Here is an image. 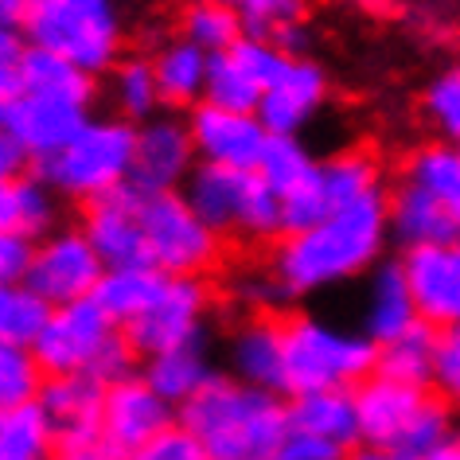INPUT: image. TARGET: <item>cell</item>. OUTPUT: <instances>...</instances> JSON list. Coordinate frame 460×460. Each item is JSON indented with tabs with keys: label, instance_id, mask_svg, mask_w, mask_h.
<instances>
[{
	"label": "cell",
	"instance_id": "cell-1",
	"mask_svg": "<svg viewBox=\"0 0 460 460\" xmlns=\"http://www.w3.org/2000/svg\"><path fill=\"white\" fill-rule=\"evenodd\" d=\"M386 243L390 191H375L313 226L281 234L266 258V270L246 281V296L250 305L270 308L359 281L383 261Z\"/></svg>",
	"mask_w": 460,
	"mask_h": 460
},
{
	"label": "cell",
	"instance_id": "cell-2",
	"mask_svg": "<svg viewBox=\"0 0 460 460\" xmlns=\"http://www.w3.org/2000/svg\"><path fill=\"white\" fill-rule=\"evenodd\" d=\"M176 421L199 441L207 460H278L289 437V398L218 375L180 406Z\"/></svg>",
	"mask_w": 460,
	"mask_h": 460
},
{
	"label": "cell",
	"instance_id": "cell-3",
	"mask_svg": "<svg viewBox=\"0 0 460 460\" xmlns=\"http://www.w3.org/2000/svg\"><path fill=\"white\" fill-rule=\"evenodd\" d=\"M355 406H359V445L398 448L421 460L448 437H456V406L441 390L410 386L375 371L355 386Z\"/></svg>",
	"mask_w": 460,
	"mask_h": 460
},
{
	"label": "cell",
	"instance_id": "cell-4",
	"mask_svg": "<svg viewBox=\"0 0 460 460\" xmlns=\"http://www.w3.org/2000/svg\"><path fill=\"white\" fill-rule=\"evenodd\" d=\"M378 371V348L359 328L296 313L285 320V398L308 390H355Z\"/></svg>",
	"mask_w": 460,
	"mask_h": 460
},
{
	"label": "cell",
	"instance_id": "cell-5",
	"mask_svg": "<svg viewBox=\"0 0 460 460\" xmlns=\"http://www.w3.org/2000/svg\"><path fill=\"white\" fill-rule=\"evenodd\" d=\"M20 31L31 48L63 55L86 75H110L125 48L118 0H31Z\"/></svg>",
	"mask_w": 460,
	"mask_h": 460
},
{
	"label": "cell",
	"instance_id": "cell-6",
	"mask_svg": "<svg viewBox=\"0 0 460 460\" xmlns=\"http://www.w3.org/2000/svg\"><path fill=\"white\" fill-rule=\"evenodd\" d=\"M137 156V125L125 118H90L86 129L51 160L36 164V172L51 183L63 199L98 203L106 195L129 188Z\"/></svg>",
	"mask_w": 460,
	"mask_h": 460
},
{
	"label": "cell",
	"instance_id": "cell-7",
	"mask_svg": "<svg viewBox=\"0 0 460 460\" xmlns=\"http://www.w3.org/2000/svg\"><path fill=\"white\" fill-rule=\"evenodd\" d=\"M183 199L218 238L278 243L285 234V203L258 172L199 164L183 183Z\"/></svg>",
	"mask_w": 460,
	"mask_h": 460
},
{
	"label": "cell",
	"instance_id": "cell-8",
	"mask_svg": "<svg viewBox=\"0 0 460 460\" xmlns=\"http://www.w3.org/2000/svg\"><path fill=\"white\" fill-rule=\"evenodd\" d=\"M141 226H145V254L168 278H203L223 258V238L195 215L183 191H141Z\"/></svg>",
	"mask_w": 460,
	"mask_h": 460
},
{
	"label": "cell",
	"instance_id": "cell-9",
	"mask_svg": "<svg viewBox=\"0 0 460 460\" xmlns=\"http://www.w3.org/2000/svg\"><path fill=\"white\" fill-rule=\"evenodd\" d=\"M125 340V328L94 296L55 308L51 324L36 340V359L48 375H94L102 359Z\"/></svg>",
	"mask_w": 460,
	"mask_h": 460
},
{
	"label": "cell",
	"instance_id": "cell-10",
	"mask_svg": "<svg viewBox=\"0 0 460 460\" xmlns=\"http://www.w3.org/2000/svg\"><path fill=\"white\" fill-rule=\"evenodd\" d=\"M378 180H383V168H378V160L367 153V148L332 153L328 160H320L316 172L301 188L281 199L285 203V234L305 230V226L320 223V218H328L332 211H343V207L383 191Z\"/></svg>",
	"mask_w": 460,
	"mask_h": 460
},
{
	"label": "cell",
	"instance_id": "cell-11",
	"mask_svg": "<svg viewBox=\"0 0 460 460\" xmlns=\"http://www.w3.org/2000/svg\"><path fill=\"white\" fill-rule=\"evenodd\" d=\"M207 305H211V296H207L203 278H168L156 305L137 316L133 324H125V340L137 351V359L145 363L164 351L203 343Z\"/></svg>",
	"mask_w": 460,
	"mask_h": 460
},
{
	"label": "cell",
	"instance_id": "cell-12",
	"mask_svg": "<svg viewBox=\"0 0 460 460\" xmlns=\"http://www.w3.org/2000/svg\"><path fill=\"white\" fill-rule=\"evenodd\" d=\"M94 102L83 98H59V94H16L0 102V133L31 156V164L51 160L59 148H66L78 133L86 129V121Z\"/></svg>",
	"mask_w": 460,
	"mask_h": 460
},
{
	"label": "cell",
	"instance_id": "cell-13",
	"mask_svg": "<svg viewBox=\"0 0 460 460\" xmlns=\"http://www.w3.org/2000/svg\"><path fill=\"white\" fill-rule=\"evenodd\" d=\"M102 278H106V261L98 258L83 226H59L55 234L36 243V261H31L24 285H31L40 296H48L55 308H63L94 296Z\"/></svg>",
	"mask_w": 460,
	"mask_h": 460
},
{
	"label": "cell",
	"instance_id": "cell-14",
	"mask_svg": "<svg viewBox=\"0 0 460 460\" xmlns=\"http://www.w3.org/2000/svg\"><path fill=\"white\" fill-rule=\"evenodd\" d=\"M188 129L199 153V164L215 168H238V172H258L261 153L270 145V129L261 125L258 113L243 110H223L211 102H199L188 110Z\"/></svg>",
	"mask_w": 460,
	"mask_h": 460
},
{
	"label": "cell",
	"instance_id": "cell-15",
	"mask_svg": "<svg viewBox=\"0 0 460 460\" xmlns=\"http://www.w3.org/2000/svg\"><path fill=\"white\" fill-rule=\"evenodd\" d=\"M199 168L188 118H148L137 125V156H133V188L141 191H183L191 172Z\"/></svg>",
	"mask_w": 460,
	"mask_h": 460
},
{
	"label": "cell",
	"instance_id": "cell-16",
	"mask_svg": "<svg viewBox=\"0 0 460 460\" xmlns=\"http://www.w3.org/2000/svg\"><path fill=\"white\" fill-rule=\"evenodd\" d=\"M176 425V406H168L145 375H129L121 383L106 386V402H102V437L118 448L121 456L145 448L153 437Z\"/></svg>",
	"mask_w": 460,
	"mask_h": 460
},
{
	"label": "cell",
	"instance_id": "cell-17",
	"mask_svg": "<svg viewBox=\"0 0 460 460\" xmlns=\"http://www.w3.org/2000/svg\"><path fill=\"white\" fill-rule=\"evenodd\" d=\"M413 305L421 324L448 332L460 324V243L402 250Z\"/></svg>",
	"mask_w": 460,
	"mask_h": 460
},
{
	"label": "cell",
	"instance_id": "cell-18",
	"mask_svg": "<svg viewBox=\"0 0 460 460\" xmlns=\"http://www.w3.org/2000/svg\"><path fill=\"white\" fill-rule=\"evenodd\" d=\"M324 102H328L324 66L296 55L278 75V83L261 94L258 118L270 129V137H301L316 121V113L324 110Z\"/></svg>",
	"mask_w": 460,
	"mask_h": 460
},
{
	"label": "cell",
	"instance_id": "cell-19",
	"mask_svg": "<svg viewBox=\"0 0 460 460\" xmlns=\"http://www.w3.org/2000/svg\"><path fill=\"white\" fill-rule=\"evenodd\" d=\"M83 234L94 243L98 258L106 261V270L148 266L141 203H137V188H133V183L86 207V211H83Z\"/></svg>",
	"mask_w": 460,
	"mask_h": 460
},
{
	"label": "cell",
	"instance_id": "cell-20",
	"mask_svg": "<svg viewBox=\"0 0 460 460\" xmlns=\"http://www.w3.org/2000/svg\"><path fill=\"white\" fill-rule=\"evenodd\" d=\"M226 371L246 386L285 394V320L246 316L226 336Z\"/></svg>",
	"mask_w": 460,
	"mask_h": 460
},
{
	"label": "cell",
	"instance_id": "cell-21",
	"mask_svg": "<svg viewBox=\"0 0 460 460\" xmlns=\"http://www.w3.org/2000/svg\"><path fill=\"white\" fill-rule=\"evenodd\" d=\"M413 324H421V316H418V305H413L402 258L378 261V266L367 273V285H363L359 332L375 348H383V343H394L398 336H406Z\"/></svg>",
	"mask_w": 460,
	"mask_h": 460
},
{
	"label": "cell",
	"instance_id": "cell-22",
	"mask_svg": "<svg viewBox=\"0 0 460 460\" xmlns=\"http://www.w3.org/2000/svg\"><path fill=\"white\" fill-rule=\"evenodd\" d=\"M16 94H59L94 102V75L66 63L63 55H51L28 43L16 63H0V102Z\"/></svg>",
	"mask_w": 460,
	"mask_h": 460
},
{
	"label": "cell",
	"instance_id": "cell-23",
	"mask_svg": "<svg viewBox=\"0 0 460 460\" xmlns=\"http://www.w3.org/2000/svg\"><path fill=\"white\" fill-rule=\"evenodd\" d=\"M390 238L402 250L445 246V243H460V223L441 199H433L418 183L402 180L390 191Z\"/></svg>",
	"mask_w": 460,
	"mask_h": 460
},
{
	"label": "cell",
	"instance_id": "cell-24",
	"mask_svg": "<svg viewBox=\"0 0 460 460\" xmlns=\"http://www.w3.org/2000/svg\"><path fill=\"white\" fill-rule=\"evenodd\" d=\"M102 402L106 383H98L94 375H48L40 390V406L51 418L59 441L102 433Z\"/></svg>",
	"mask_w": 460,
	"mask_h": 460
},
{
	"label": "cell",
	"instance_id": "cell-25",
	"mask_svg": "<svg viewBox=\"0 0 460 460\" xmlns=\"http://www.w3.org/2000/svg\"><path fill=\"white\" fill-rule=\"evenodd\" d=\"M59 203L63 195L40 176L36 168L24 176L0 180V234H20L43 243L59 230Z\"/></svg>",
	"mask_w": 460,
	"mask_h": 460
},
{
	"label": "cell",
	"instance_id": "cell-26",
	"mask_svg": "<svg viewBox=\"0 0 460 460\" xmlns=\"http://www.w3.org/2000/svg\"><path fill=\"white\" fill-rule=\"evenodd\" d=\"M148 59H153L156 86H160L164 106H172V110L199 106L203 90H207V71H211V55L203 48H195V43H188L183 36H172V40L160 43Z\"/></svg>",
	"mask_w": 460,
	"mask_h": 460
},
{
	"label": "cell",
	"instance_id": "cell-27",
	"mask_svg": "<svg viewBox=\"0 0 460 460\" xmlns=\"http://www.w3.org/2000/svg\"><path fill=\"white\" fill-rule=\"evenodd\" d=\"M289 429L328 437L343 448L359 445V406L355 390H308L289 398Z\"/></svg>",
	"mask_w": 460,
	"mask_h": 460
},
{
	"label": "cell",
	"instance_id": "cell-28",
	"mask_svg": "<svg viewBox=\"0 0 460 460\" xmlns=\"http://www.w3.org/2000/svg\"><path fill=\"white\" fill-rule=\"evenodd\" d=\"M141 375L168 406H176V413H180V406H188L195 394H203V390L218 378V371L203 351V343L180 348V351H164V355H156V359H145Z\"/></svg>",
	"mask_w": 460,
	"mask_h": 460
},
{
	"label": "cell",
	"instance_id": "cell-29",
	"mask_svg": "<svg viewBox=\"0 0 460 460\" xmlns=\"http://www.w3.org/2000/svg\"><path fill=\"white\" fill-rule=\"evenodd\" d=\"M164 285H168V273H160L156 266H121V270H106L94 301L125 328L156 305Z\"/></svg>",
	"mask_w": 460,
	"mask_h": 460
},
{
	"label": "cell",
	"instance_id": "cell-30",
	"mask_svg": "<svg viewBox=\"0 0 460 460\" xmlns=\"http://www.w3.org/2000/svg\"><path fill=\"white\" fill-rule=\"evenodd\" d=\"M437 355H441V332L429 324H413L406 336L378 348V375L437 390Z\"/></svg>",
	"mask_w": 460,
	"mask_h": 460
},
{
	"label": "cell",
	"instance_id": "cell-31",
	"mask_svg": "<svg viewBox=\"0 0 460 460\" xmlns=\"http://www.w3.org/2000/svg\"><path fill=\"white\" fill-rule=\"evenodd\" d=\"M106 98L113 106V118H125L133 125H145L148 118H156V110L164 106L156 86L153 59L141 55H125V59L106 75Z\"/></svg>",
	"mask_w": 460,
	"mask_h": 460
},
{
	"label": "cell",
	"instance_id": "cell-32",
	"mask_svg": "<svg viewBox=\"0 0 460 460\" xmlns=\"http://www.w3.org/2000/svg\"><path fill=\"white\" fill-rule=\"evenodd\" d=\"M59 433L40 402L0 410V460H55Z\"/></svg>",
	"mask_w": 460,
	"mask_h": 460
},
{
	"label": "cell",
	"instance_id": "cell-33",
	"mask_svg": "<svg viewBox=\"0 0 460 460\" xmlns=\"http://www.w3.org/2000/svg\"><path fill=\"white\" fill-rule=\"evenodd\" d=\"M180 36L207 55H223L246 36V24L230 0H188L180 13Z\"/></svg>",
	"mask_w": 460,
	"mask_h": 460
},
{
	"label": "cell",
	"instance_id": "cell-34",
	"mask_svg": "<svg viewBox=\"0 0 460 460\" xmlns=\"http://www.w3.org/2000/svg\"><path fill=\"white\" fill-rule=\"evenodd\" d=\"M55 305L40 296L31 285H4L0 289V343L13 348H36L43 328L51 324Z\"/></svg>",
	"mask_w": 460,
	"mask_h": 460
},
{
	"label": "cell",
	"instance_id": "cell-35",
	"mask_svg": "<svg viewBox=\"0 0 460 460\" xmlns=\"http://www.w3.org/2000/svg\"><path fill=\"white\" fill-rule=\"evenodd\" d=\"M261 83L246 71L243 63L234 59L230 51L223 55H211V71H207V90H203V102L211 106H223V110H243V113H258L261 106Z\"/></svg>",
	"mask_w": 460,
	"mask_h": 460
},
{
	"label": "cell",
	"instance_id": "cell-36",
	"mask_svg": "<svg viewBox=\"0 0 460 460\" xmlns=\"http://www.w3.org/2000/svg\"><path fill=\"white\" fill-rule=\"evenodd\" d=\"M316 164L320 160H313V153L305 148L301 137H270L266 153H261V164H258V176L285 199V195L296 191L313 176Z\"/></svg>",
	"mask_w": 460,
	"mask_h": 460
},
{
	"label": "cell",
	"instance_id": "cell-37",
	"mask_svg": "<svg viewBox=\"0 0 460 460\" xmlns=\"http://www.w3.org/2000/svg\"><path fill=\"white\" fill-rule=\"evenodd\" d=\"M43 383H48V371L36 359V351L0 343V410L40 402Z\"/></svg>",
	"mask_w": 460,
	"mask_h": 460
},
{
	"label": "cell",
	"instance_id": "cell-38",
	"mask_svg": "<svg viewBox=\"0 0 460 460\" xmlns=\"http://www.w3.org/2000/svg\"><path fill=\"white\" fill-rule=\"evenodd\" d=\"M421 110L445 141H453V145L460 141V63H453L448 71H441L425 86Z\"/></svg>",
	"mask_w": 460,
	"mask_h": 460
},
{
	"label": "cell",
	"instance_id": "cell-39",
	"mask_svg": "<svg viewBox=\"0 0 460 460\" xmlns=\"http://www.w3.org/2000/svg\"><path fill=\"white\" fill-rule=\"evenodd\" d=\"M246 24V36H266L278 40L281 31H289L301 24L305 16V0H243L238 4Z\"/></svg>",
	"mask_w": 460,
	"mask_h": 460
},
{
	"label": "cell",
	"instance_id": "cell-40",
	"mask_svg": "<svg viewBox=\"0 0 460 460\" xmlns=\"http://www.w3.org/2000/svg\"><path fill=\"white\" fill-rule=\"evenodd\" d=\"M125 460H207V453L199 448V441L176 421L172 429L153 437L145 448H137V453H129Z\"/></svg>",
	"mask_w": 460,
	"mask_h": 460
},
{
	"label": "cell",
	"instance_id": "cell-41",
	"mask_svg": "<svg viewBox=\"0 0 460 460\" xmlns=\"http://www.w3.org/2000/svg\"><path fill=\"white\" fill-rule=\"evenodd\" d=\"M36 261V243L20 234H0V281L4 285H24Z\"/></svg>",
	"mask_w": 460,
	"mask_h": 460
},
{
	"label": "cell",
	"instance_id": "cell-42",
	"mask_svg": "<svg viewBox=\"0 0 460 460\" xmlns=\"http://www.w3.org/2000/svg\"><path fill=\"white\" fill-rule=\"evenodd\" d=\"M348 456H351V448L328 441V437H313V433L289 429L278 460H348Z\"/></svg>",
	"mask_w": 460,
	"mask_h": 460
},
{
	"label": "cell",
	"instance_id": "cell-43",
	"mask_svg": "<svg viewBox=\"0 0 460 460\" xmlns=\"http://www.w3.org/2000/svg\"><path fill=\"white\" fill-rule=\"evenodd\" d=\"M437 390L460 406V324L441 332V355H437Z\"/></svg>",
	"mask_w": 460,
	"mask_h": 460
},
{
	"label": "cell",
	"instance_id": "cell-44",
	"mask_svg": "<svg viewBox=\"0 0 460 460\" xmlns=\"http://www.w3.org/2000/svg\"><path fill=\"white\" fill-rule=\"evenodd\" d=\"M55 460H125V456L102 433H94V437H78V441H59Z\"/></svg>",
	"mask_w": 460,
	"mask_h": 460
},
{
	"label": "cell",
	"instance_id": "cell-45",
	"mask_svg": "<svg viewBox=\"0 0 460 460\" xmlns=\"http://www.w3.org/2000/svg\"><path fill=\"white\" fill-rule=\"evenodd\" d=\"M36 164H31V156L20 148L13 137L0 133V180H13V176H24V172H31Z\"/></svg>",
	"mask_w": 460,
	"mask_h": 460
},
{
	"label": "cell",
	"instance_id": "cell-46",
	"mask_svg": "<svg viewBox=\"0 0 460 460\" xmlns=\"http://www.w3.org/2000/svg\"><path fill=\"white\" fill-rule=\"evenodd\" d=\"M28 8H31V0H0V24L20 31L28 20Z\"/></svg>",
	"mask_w": 460,
	"mask_h": 460
},
{
	"label": "cell",
	"instance_id": "cell-47",
	"mask_svg": "<svg viewBox=\"0 0 460 460\" xmlns=\"http://www.w3.org/2000/svg\"><path fill=\"white\" fill-rule=\"evenodd\" d=\"M348 460H413V456L398 453V448H383V445H355Z\"/></svg>",
	"mask_w": 460,
	"mask_h": 460
},
{
	"label": "cell",
	"instance_id": "cell-48",
	"mask_svg": "<svg viewBox=\"0 0 460 460\" xmlns=\"http://www.w3.org/2000/svg\"><path fill=\"white\" fill-rule=\"evenodd\" d=\"M421 460H460V433H456V437H448L445 445H437L433 453H425Z\"/></svg>",
	"mask_w": 460,
	"mask_h": 460
},
{
	"label": "cell",
	"instance_id": "cell-49",
	"mask_svg": "<svg viewBox=\"0 0 460 460\" xmlns=\"http://www.w3.org/2000/svg\"><path fill=\"white\" fill-rule=\"evenodd\" d=\"M230 4H234V8H238V4H243V0H230Z\"/></svg>",
	"mask_w": 460,
	"mask_h": 460
},
{
	"label": "cell",
	"instance_id": "cell-50",
	"mask_svg": "<svg viewBox=\"0 0 460 460\" xmlns=\"http://www.w3.org/2000/svg\"><path fill=\"white\" fill-rule=\"evenodd\" d=\"M456 148H460V141H456Z\"/></svg>",
	"mask_w": 460,
	"mask_h": 460
},
{
	"label": "cell",
	"instance_id": "cell-51",
	"mask_svg": "<svg viewBox=\"0 0 460 460\" xmlns=\"http://www.w3.org/2000/svg\"><path fill=\"white\" fill-rule=\"evenodd\" d=\"M183 4H188V0H183Z\"/></svg>",
	"mask_w": 460,
	"mask_h": 460
}]
</instances>
